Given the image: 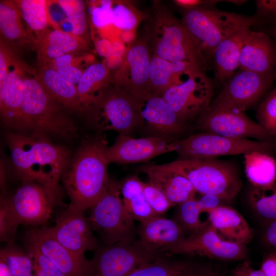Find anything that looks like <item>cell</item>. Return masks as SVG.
Listing matches in <instances>:
<instances>
[{
    "label": "cell",
    "instance_id": "1",
    "mask_svg": "<svg viewBox=\"0 0 276 276\" xmlns=\"http://www.w3.org/2000/svg\"><path fill=\"white\" fill-rule=\"evenodd\" d=\"M12 165L18 179L43 186L55 204L60 202L59 185L70 160L69 151L49 139L11 131L7 134Z\"/></svg>",
    "mask_w": 276,
    "mask_h": 276
},
{
    "label": "cell",
    "instance_id": "2",
    "mask_svg": "<svg viewBox=\"0 0 276 276\" xmlns=\"http://www.w3.org/2000/svg\"><path fill=\"white\" fill-rule=\"evenodd\" d=\"M107 145L105 138L94 137L85 142L70 159L61 178L70 199V207L84 212L103 194L110 179Z\"/></svg>",
    "mask_w": 276,
    "mask_h": 276
},
{
    "label": "cell",
    "instance_id": "3",
    "mask_svg": "<svg viewBox=\"0 0 276 276\" xmlns=\"http://www.w3.org/2000/svg\"><path fill=\"white\" fill-rule=\"evenodd\" d=\"M152 54L164 60L193 63L204 72L208 62L181 20L158 2L152 6L146 39Z\"/></svg>",
    "mask_w": 276,
    "mask_h": 276
},
{
    "label": "cell",
    "instance_id": "4",
    "mask_svg": "<svg viewBox=\"0 0 276 276\" xmlns=\"http://www.w3.org/2000/svg\"><path fill=\"white\" fill-rule=\"evenodd\" d=\"M48 94L37 76L24 77L21 105L22 133L48 138L71 140L77 128Z\"/></svg>",
    "mask_w": 276,
    "mask_h": 276
},
{
    "label": "cell",
    "instance_id": "5",
    "mask_svg": "<svg viewBox=\"0 0 276 276\" xmlns=\"http://www.w3.org/2000/svg\"><path fill=\"white\" fill-rule=\"evenodd\" d=\"M187 178L197 192L224 200L236 196L242 188L240 172L232 162L217 158L177 159L163 164Z\"/></svg>",
    "mask_w": 276,
    "mask_h": 276
},
{
    "label": "cell",
    "instance_id": "6",
    "mask_svg": "<svg viewBox=\"0 0 276 276\" xmlns=\"http://www.w3.org/2000/svg\"><path fill=\"white\" fill-rule=\"evenodd\" d=\"M23 182L12 196L1 198V240L7 244L12 243L19 225L46 224L55 205L43 186L33 181Z\"/></svg>",
    "mask_w": 276,
    "mask_h": 276
},
{
    "label": "cell",
    "instance_id": "7",
    "mask_svg": "<svg viewBox=\"0 0 276 276\" xmlns=\"http://www.w3.org/2000/svg\"><path fill=\"white\" fill-rule=\"evenodd\" d=\"M198 42L208 62L214 50L225 38L244 29L264 23L256 15L247 16L215 9L183 12L181 19Z\"/></svg>",
    "mask_w": 276,
    "mask_h": 276
},
{
    "label": "cell",
    "instance_id": "8",
    "mask_svg": "<svg viewBox=\"0 0 276 276\" xmlns=\"http://www.w3.org/2000/svg\"><path fill=\"white\" fill-rule=\"evenodd\" d=\"M87 111L90 124L101 131L112 130L130 136L140 124V102L115 85L108 86Z\"/></svg>",
    "mask_w": 276,
    "mask_h": 276
},
{
    "label": "cell",
    "instance_id": "9",
    "mask_svg": "<svg viewBox=\"0 0 276 276\" xmlns=\"http://www.w3.org/2000/svg\"><path fill=\"white\" fill-rule=\"evenodd\" d=\"M90 209L91 228L106 244L134 241V220L124 206L119 182L110 179L103 194Z\"/></svg>",
    "mask_w": 276,
    "mask_h": 276
},
{
    "label": "cell",
    "instance_id": "10",
    "mask_svg": "<svg viewBox=\"0 0 276 276\" xmlns=\"http://www.w3.org/2000/svg\"><path fill=\"white\" fill-rule=\"evenodd\" d=\"M176 143L178 159L217 158L254 151L271 154L276 150V141L234 139L204 132L177 140Z\"/></svg>",
    "mask_w": 276,
    "mask_h": 276
},
{
    "label": "cell",
    "instance_id": "11",
    "mask_svg": "<svg viewBox=\"0 0 276 276\" xmlns=\"http://www.w3.org/2000/svg\"><path fill=\"white\" fill-rule=\"evenodd\" d=\"M195 122L200 132L234 139L253 138L261 141H276L275 137L244 112L231 107L211 104Z\"/></svg>",
    "mask_w": 276,
    "mask_h": 276
},
{
    "label": "cell",
    "instance_id": "12",
    "mask_svg": "<svg viewBox=\"0 0 276 276\" xmlns=\"http://www.w3.org/2000/svg\"><path fill=\"white\" fill-rule=\"evenodd\" d=\"M162 256L146 250L137 240L108 244L90 261V276H127L141 265Z\"/></svg>",
    "mask_w": 276,
    "mask_h": 276
},
{
    "label": "cell",
    "instance_id": "13",
    "mask_svg": "<svg viewBox=\"0 0 276 276\" xmlns=\"http://www.w3.org/2000/svg\"><path fill=\"white\" fill-rule=\"evenodd\" d=\"M213 87L205 73L194 75L167 89L162 97L185 123L196 120L210 106Z\"/></svg>",
    "mask_w": 276,
    "mask_h": 276
},
{
    "label": "cell",
    "instance_id": "14",
    "mask_svg": "<svg viewBox=\"0 0 276 276\" xmlns=\"http://www.w3.org/2000/svg\"><path fill=\"white\" fill-rule=\"evenodd\" d=\"M167 252L226 261L243 260L247 254L244 244L223 239L208 221L198 231L183 237Z\"/></svg>",
    "mask_w": 276,
    "mask_h": 276
},
{
    "label": "cell",
    "instance_id": "15",
    "mask_svg": "<svg viewBox=\"0 0 276 276\" xmlns=\"http://www.w3.org/2000/svg\"><path fill=\"white\" fill-rule=\"evenodd\" d=\"M275 77L274 74L266 75L240 70L226 80L211 104L245 112L263 99Z\"/></svg>",
    "mask_w": 276,
    "mask_h": 276
},
{
    "label": "cell",
    "instance_id": "16",
    "mask_svg": "<svg viewBox=\"0 0 276 276\" xmlns=\"http://www.w3.org/2000/svg\"><path fill=\"white\" fill-rule=\"evenodd\" d=\"M152 53L146 39L132 43L116 72L113 84L139 101L150 95L149 80Z\"/></svg>",
    "mask_w": 276,
    "mask_h": 276
},
{
    "label": "cell",
    "instance_id": "17",
    "mask_svg": "<svg viewBox=\"0 0 276 276\" xmlns=\"http://www.w3.org/2000/svg\"><path fill=\"white\" fill-rule=\"evenodd\" d=\"M176 139L146 136L133 138L119 134L113 144L107 147L109 164H133L148 161L160 155L176 151Z\"/></svg>",
    "mask_w": 276,
    "mask_h": 276
},
{
    "label": "cell",
    "instance_id": "18",
    "mask_svg": "<svg viewBox=\"0 0 276 276\" xmlns=\"http://www.w3.org/2000/svg\"><path fill=\"white\" fill-rule=\"evenodd\" d=\"M91 228L84 212L69 206L57 217L55 225L49 228L52 236L60 244L79 255H84L86 251L96 248L97 241Z\"/></svg>",
    "mask_w": 276,
    "mask_h": 276
},
{
    "label": "cell",
    "instance_id": "19",
    "mask_svg": "<svg viewBox=\"0 0 276 276\" xmlns=\"http://www.w3.org/2000/svg\"><path fill=\"white\" fill-rule=\"evenodd\" d=\"M25 238L32 242L40 251L67 276H90V261L84 255L69 250L51 235L49 227L29 231Z\"/></svg>",
    "mask_w": 276,
    "mask_h": 276
},
{
    "label": "cell",
    "instance_id": "20",
    "mask_svg": "<svg viewBox=\"0 0 276 276\" xmlns=\"http://www.w3.org/2000/svg\"><path fill=\"white\" fill-rule=\"evenodd\" d=\"M141 118L139 127L148 136L175 139L185 132L188 124L183 122L161 96L150 95L140 101Z\"/></svg>",
    "mask_w": 276,
    "mask_h": 276
},
{
    "label": "cell",
    "instance_id": "21",
    "mask_svg": "<svg viewBox=\"0 0 276 276\" xmlns=\"http://www.w3.org/2000/svg\"><path fill=\"white\" fill-rule=\"evenodd\" d=\"M185 231L176 220L157 215L140 222L137 241L146 250L162 254L185 237Z\"/></svg>",
    "mask_w": 276,
    "mask_h": 276
},
{
    "label": "cell",
    "instance_id": "22",
    "mask_svg": "<svg viewBox=\"0 0 276 276\" xmlns=\"http://www.w3.org/2000/svg\"><path fill=\"white\" fill-rule=\"evenodd\" d=\"M276 48L266 34L250 30L242 48L240 70L270 75L274 74Z\"/></svg>",
    "mask_w": 276,
    "mask_h": 276
},
{
    "label": "cell",
    "instance_id": "23",
    "mask_svg": "<svg viewBox=\"0 0 276 276\" xmlns=\"http://www.w3.org/2000/svg\"><path fill=\"white\" fill-rule=\"evenodd\" d=\"M201 72L205 73L193 63L168 61L152 54L149 80L150 94L162 96L170 87L180 84L190 77Z\"/></svg>",
    "mask_w": 276,
    "mask_h": 276
},
{
    "label": "cell",
    "instance_id": "24",
    "mask_svg": "<svg viewBox=\"0 0 276 276\" xmlns=\"http://www.w3.org/2000/svg\"><path fill=\"white\" fill-rule=\"evenodd\" d=\"M139 171L146 174L148 182L159 189L173 206L195 197L197 192L189 180L163 164L145 165L141 167Z\"/></svg>",
    "mask_w": 276,
    "mask_h": 276
},
{
    "label": "cell",
    "instance_id": "25",
    "mask_svg": "<svg viewBox=\"0 0 276 276\" xmlns=\"http://www.w3.org/2000/svg\"><path fill=\"white\" fill-rule=\"evenodd\" d=\"M24 76L20 67L9 71L0 83L1 117L3 124L21 133V105Z\"/></svg>",
    "mask_w": 276,
    "mask_h": 276
},
{
    "label": "cell",
    "instance_id": "26",
    "mask_svg": "<svg viewBox=\"0 0 276 276\" xmlns=\"http://www.w3.org/2000/svg\"><path fill=\"white\" fill-rule=\"evenodd\" d=\"M35 45L38 60L44 66L61 56L83 49L86 47V42L70 32L54 29L37 38Z\"/></svg>",
    "mask_w": 276,
    "mask_h": 276
},
{
    "label": "cell",
    "instance_id": "27",
    "mask_svg": "<svg viewBox=\"0 0 276 276\" xmlns=\"http://www.w3.org/2000/svg\"><path fill=\"white\" fill-rule=\"evenodd\" d=\"M208 221L221 236L226 240L246 244L253 238V231L237 211L227 206L220 205L205 212Z\"/></svg>",
    "mask_w": 276,
    "mask_h": 276
},
{
    "label": "cell",
    "instance_id": "28",
    "mask_svg": "<svg viewBox=\"0 0 276 276\" xmlns=\"http://www.w3.org/2000/svg\"><path fill=\"white\" fill-rule=\"evenodd\" d=\"M250 28L240 30L221 41L213 51L212 59L216 80L225 82L239 68L240 55Z\"/></svg>",
    "mask_w": 276,
    "mask_h": 276
},
{
    "label": "cell",
    "instance_id": "29",
    "mask_svg": "<svg viewBox=\"0 0 276 276\" xmlns=\"http://www.w3.org/2000/svg\"><path fill=\"white\" fill-rule=\"evenodd\" d=\"M110 72L106 63L97 62L86 67L77 85L82 110L87 111L108 87Z\"/></svg>",
    "mask_w": 276,
    "mask_h": 276
},
{
    "label": "cell",
    "instance_id": "30",
    "mask_svg": "<svg viewBox=\"0 0 276 276\" xmlns=\"http://www.w3.org/2000/svg\"><path fill=\"white\" fill-rule=\"evenodd\" d=\"M37 76L46 91L55 101L71 110H82L77 85L49 66H42Z\"/></svg>",
    "mask_w": 276,
    "mask_h": 276
},
{
    "label": "cell",
    "instance_id": "31",
    "mask_svg": "<svg viewBox=\"0 0 276 276\" xmlns=\"http://www.w3.org/2000/svg\"><path fill=\"white\" fill-rule=\"evenodd\" d=\"M124 206L134 220L140 222L157 216L148 203L143 191L142 181L135 175L129 176L119 182Z\"/></svg>",
    "mask_w": 276,
    "mask_h": 276
},
{
    "label": "cell",
    "instance_id": "32",
    "mask_svg": "<svg viewBox=\"0 0 276 276\" xmlns=\"http://www.w3.org/2000/svg\"><path fill=\"white\" fill-rule=\"evenodd\" d=\"M244 157L245 173L251 186L267 188L276 183V159L271 154L254 151Z\"/></svg>",
    "mask_w": 276,
    "mask_h": 276
},
{
    "label": "cell",
    "instance_id": "33",
    "mask_svg": "<svg viewBox=\"0 0 276 276\" xmlns=\"http://www.w3.org/2000/svg\"><path fill=\"white\" fill-rule=\"evenodd\" d=\"M22 18L14 1H1L0 31L6 42L18 45L35 40L24 26Z\"/></svg>",
    "mask_w": 276,
    "mask_h": 276
},
{
    "label": "cell",
    "instance_id": "34",
    "mask_svg": "<svg viewBox=\"0 0 276 276\" xmlns=\"http://www.w3.org/2000/svg\"><path fill=\"white\" fill-rule=\"evenodd\" d=\"M23 20L30 30L37 36H41L47 30L49 24L52 26L48 9V1H14Z\"/></svg>",
    "mask_w": 276,
    "mask_h": 276
},
{
    "label": "cell",
    "instance_id": "35",
    "mask_svg": "<svg viewBox=\"0 0 276 276\" xmlns=\"http://www.w3.org/2000/svg\"><path fill=\"white\" fill-rule=\"evenodd\" d=\"M247 199L254 211L266 224L276 220V183L267 188L251 186Z\"/></svg>",
    "mask_w": 276,
    "mask_h": 276
},
{
    "label": "cell",
    "instance_id": "36",
    "mask_svg": "<svg viewBox=\"0 0 276 276\" xmlns=\"http://www.w3.org/2000/svg\"><path fill=\"white\" fill-rule=\"evenodd\" d=\"M193 264L187 261H173L163 256L141 265L127 276H176Z\"/></svg>",
    "mask_w": 276,
    "mask_h": 276
},
{
    "label": "cell",
    "instance_id": "37",
    "mask_svg": "<svg viewBox=\"0 0 276 276\" xmlns=\"http://www.w3.org/2000/svg\"><path fill=\"white\" fill-rule=\"evenodd\" d=\"M55 2L66 17L70 32L84 40V36L87 35L88 22L84 2L81 0H58Z\"/></svg>",
    "mask_w": 276,
    "mask_h": 276
},
{
    "label": "cell",
    "instance_id": "38",
    "mask_svg": "<svg viewBox=\"0 0 276 276\" xmlns=\"http://www.w3.org/2000/svg\"><path fill=\"white\" fill-rule=\"evenodd\" d=\"M0 260L13 276H34L33 263L29 253L11 243L1 249Z\"/></svg>",
    "mask_w": 276,
    "mask_h": 276
},
{
    "label": "cell",
    "instance_id": "39",
    "mask_svg": "<svg viewBox=\"0 0 276 276\" xmlns=\"http://www.w3.org/2000/svg\"><path fill=\"white\" fill-rule=\"evenodd\" d=\"M112 11V24L123 31L135 30L146 17L144 14L126 1H113Z\"/></svg>",
    "mask_w": 276,
    "mask_h": 276
},
{
    "label": "cell",
    "instance_id": "40",
    "mask_svg": "<svg viewBox=\"0 0 276 276\" xmlns=\"http://www.w3.org/2000/svg\"><path fill=\"white\" fill-rule=\"evenodd\" d=\"M176 212V220L185 229L194 233L201 228L206 223L200 219L202 213L198 199H189L179 205Z\"/></svg>",
    "mask_w": 276,
    "mask_h": 276
},
{
    "label": "cell",
    "instance_id": "41",
    "mask_svg": "<svg viewBox=\"0 0 276 276\" xmlns=\"http://www.w3.org/2000/svg\"><path fill=\"white\" fill-rule=\"evenodd\" d=\"M256 118L264 130L276 137V88L267 93L260 102Z\"/></svg>",
    "mask_w": 276,
    "mask_h": 276
},
{
    "label": "cell",
    "instance_id": "42",
    "mask_svg": "<svg viewBox=\"0 0 276 276\" xmlns=\"http://www.w3.org/2000/svg\"><path fill=\"white\" fill-rule=\"evenodd\" d=\"M25 246L32 259L34 276H67L46 257L35 244L26 238Z\"/></svg>",
    "mask_w": 276,
    "mask_h": 276
},
{
    "label": "cell",
    "instance_id": "43",
    "mask_svg": "<svg viewBox=\"0 0 276 276\" xmlns=\"http://www.w3.org/2000/svg\"><path fill=\"white\" fill-rule=\"evenodd\" d=\"M142 186L148 203L157 215L162 216L173 206L166 195L155 186L142 181Z\"/></svg>",
    "mask_w": 276,
    "mask_h": 276
},
{
    "label": "cell",
    "instance_id": "44",
    "mask_svg": "<svg viewBox=\"0 0 276 276\" xmlns=\"http://www.w3.org/2000/svg\"><path fill=\"white\" fill-rule=\"evenodd\" d=\"M72 54L61 56L52 61L48 65L56 70L66 80L72 84L77 85L83 71L75 66ZM51 67V66H50Z\"/></svg>",
    "mask_w": 276,
    "mask_h": 276
},
{
    "label": "cell",
    "instance_id": "45",
    "mask_svg": "<svg viewBox=\"0 0 276 276\" xmlns=\"http://www.w3.org/2000/svg\"><path fill=\"white\" fill-rule=\"evenodd\" d=\"M88 9L91 20L97 28H101L112 24L113 1L102 0Z\"/></svg>",
    "mask_w": 276,
    "mask_h": 276
},
{
    "label": "cell",
    "instance_id": "46",
    "mask_svg": "<svg viewBox=\"0 0 276 276\" xmlns=\"http://www.w3.org/2000/svg\"><path fill=\"white\" fill-rule=\"evenodd\" d=\"M256 16L264 22H271L276 26V0L256 1Z\"/></svg>",
    "mask_w": 276,
    "mask_h": 276
},
{
    "label": "cell",
    "instance_id": "47",
    "mask_svg": "<svg viewBox=\"0 0 276 276\" xmlns=\"http://www.w3.org/2000/svg\"><path fill=\"white\" fill-rule=\"evenodd\" d=\"M225 2L221 0H175V4L183 12L192 9H215L217 4Z\"/></svg>",
    "mask_w": 276,
    "mask_h": 276
},
{
    "label": "cell",
    "instance_id": "48",
    "mask_svg": "<svg viewBox=\"0 0 276 276\" xmlns=\"http://www.w3.org/2000/svg\"><path fill=\"white\" fill-rule=\"evenodd\" d=\"M218 274L208 265L193 263L176 276H217Z\"/></svg>",
    "mask_w": 276,
    "mask_h": 276
},
{
    "label": "cell",
    "instance_id": "49",
    "mask_svg": "<svg viewBox=\"0 0 276 276\" xmlns=\"http://www.w3.org/2000/svg\"><path fill=\"white\" fill-rule=\"evenodd\" d=\"M198 200L202 212H205L222 205L220 204L224 199L215 195L203 194Z\"/></svg>",
    "mask_w": 276,
    "mask_h": 276
},
{
    "label": "cell",
    "instance_id": "50",
    "mask_svg": "<svg viewBox=\"0 0 276 276\" xmlns=\"http://www.w3.org/2000/svg\"><path fill=\"white\" fill-rule=\"evenodd\" d=\"M232 276H265L260 269H254L248 261H245L234 270Z\"/></svg>",
    "mask_w": 276,
    "mask_h": 276
},
{
    "label": "cell",
    "instance_id": "51",
    "mask_svg": "<svg viewBox=\"0 0 276 276\" xmlns=\"http://www.w3.org/2000/svg\"><path fill=\"white\" fill-rule=\"evenodd\" d=\"M260 269L265 276H276V251L270 252L265 258Z\"/></svg>",
    "mask_w": 276,
    "mask_h": 276
},
{
    "label": "cell",
    "instance_id": "52",
    "mask_svg": "<svg viewBox=\"0 0 276 276\" xmlns=\"http://www.w3.org/2000/svg\"><path fill=\"white\" fill-rule=\"evenodd\" d=\"M263 241L268 247L276 249V220L267 224L263 235Z\"/></svg>",
    "mask_w": 276,
    "mask_h": 276
},
{
    "label": "cell",
    "instance_id": "53",
    "mask_svg": "<svg viewBox=\"0 0 276 276\" xmlns=\"http://www.w3.org/2000/svg\"><path fill=\"white\" fill-rule=\"evenodd\" d=\"M0 276H13L6 264L0 260Z\"/></svg>",
    "mask_w": 276,
    "mask_h": 276
},
{
    "label": "cell",
    "instance_id": "54",
    "mask_svg": "<svg viewBox=\"0 0 276 276\" xmlns=\"http://www.w3.org/2000/svg\"><path fill=\"white\" fill-rule=\"evenodd\" d=\"M248 1L245 0H226L225 2L231 3L236 6H241L247 3Z\"/></svg>",
    "mask_w": 276,
    "mask_h": 276
},
{
    "label": "cell",
    "instance_id": "55",
    "mask_svg": "<svg viewBox=\"0 0 276 276\" xmlns=\"http://www.w3.org/2000/svg\"><path fill=\"white\" fill-rule=\"evenodd\" d=\"M271 35L276 40V26L274 27L273 28L271 31Z\"/></svg>",
    "mask_w": 276,
    "mask_h": 276
},
{
    "label": "cell",
    "instance_id": "56",
    "mask_svg": "<svg viewBox=\"0 0 276 276\" xmlns=\"http://www.w3.org/2000/svg\"><path fill=\"white\" fill-rule=\"evenodd\" d=\"M274 75H275V77H276V60H275V63Z\"/></svg>",
    "mask_w": 276,
    "mask_h": 276
}]
</instances>
